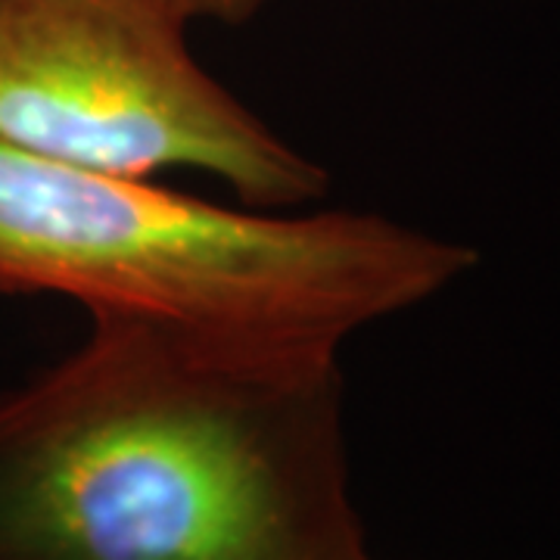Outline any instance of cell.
Segmentation results:
<instances>
[{
    "label": "cell",
    "mask_w": 560,
    "mask_h": 560,
    "mask_svg": "<svg viewBox=\"0 0 560 560\" xmlns=\"http://www.w3.org/2000/svg\"><path fill=\"white\" fill-rule=\"evenodd\" d=\"M340 355L116 318L0 396V560H368Z\"/></svg>",
    "instance_id": "cell-1"
},
{
    "label": "cell",
    "mask_w": 560,
    "mask_h": 560,
    "mask_svg": "<svg viewBox=\"0 0 560 560\" xmlns=\"http://www.w3.org/2000/svg\"><path fill=\"white\" fill-rule=\"evenodd\" d=\"M470 246L352 209H253L0 143V293L259 355H340L433 300Z\"/></svg>",
    "instance_id": "cell-2"
},
{
    "label": "cell",
    "mask_w": 560,
    "mask_h": 560,
    "mask_svg": "<svg viewBox=\"0 0 560 560\" xmlns=\"http://www.w3.org/2000/svg\"><path fill=\"white\" fill-rule=\"evenodd\" d=\"M0 143L138 178L190 168L275 212L330 187L202 69L187 22L156 0H0Z\"/></svg>",
    "instance_id": "cell-3"
},
{
    "label": "cell",
    "mask_w": 560,
    "mask_h": 560,
    "mask_svg": "<svg viewBox=\"0 0 560 560\" xmlns=\"http://www.w3.org/2000/svg\"><path fill=\"white\" fill-rule=\"evenodd\" d=\"M162 10H168L180 22L219 20V22H246L259 13L268 0H156Z\"/></svg>",
    "instance_id": "cell-4"
},
{
    "label": "cell",
    "mask_w": 560,
    "mask_h": 560,
    "mask_svg": "<svg viewBox=\"0 0 560 560\" xmlns=\"http://www.w3.org/2000/svg\"><path fill=\"white\" fill-rule=\"evenodd\" d=\"M368 560H371V558H368Z\"/></svg>",
    "instance_id": "cell-5"
}]
</instances>
